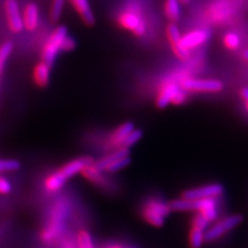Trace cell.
Returning a JSON list of instances; mask_svg holds the SVG:
<instances>
[{
  "label": "cell",
  "mask_w": 248,
  "mask_h": 248,
  "mask_svg": "<svg viewBox=\"0 0 248 248\" xmlns=\"http://www.w3.org/2000/svg\"><path fill=\"white\" fill-rule=\"evenodd\" d=\"M105 172L103 170H100L95 161H92L91 164L87 165L83 169L81 172V175L85 178V179L90 181L91 183L97 185L98 187H107L108 186V179L106 178Z\"/></svg>",
  "instance_id": "obj_16"
},
{
  "label": "cell",
  "mask_w": 248,
  "mask_h": 248,
  "mask_svg": "<svg viewBox=\"0 0 248 248\" xmlns=\"http://www.w3.org/2000/svg\"><path fill=\"white\" fill-rule=\"evenodd\" d=\"M166 17L170 23H176L181 17L180 0H166L164 4Z\"/></svg>",
  "instance_id": "obj_20"
},
{
  "label": "cell",
  "mask_w": 248,
  "mask_h": 248,
  "mask_svg": "<svg viewBox=\"0 0 248 248\" xmlns=\"http://www.w3.org/2000/svg\"><path fill=\"white\" fill-rule=\"evenodd\" d=\"M110 248H121V247H119V246H113V247H110Z\"/></svg>",
  "instance_id": "obj_34"
},
{
  "label": "cell",
  "mask_w": 248,
  "mask_h": 248,
  "mask_svg": "<svg viewBox=\"0 0 248 248\" xmlns=\"http://www.w3.org/2000/svg\"><path fill=\"white\" fill-rule=\"evenodd\" d=\"M12 191V184L6 178L0 176V195H9Z\"/></svg>",
  "instance_id": "obj_29"
},
{
  "label": "cell",
  "mask_w": 248,
  "mask_h": 248,
  "mask_svg": "<svg viewBox=\"0 0 248 248\" xmlns=\"http://www.w3.org/2000/svg\"><path fill=\"white\" fill-rule=\"evenodd\" d=\"M21 168V164L18 160L14 159H0V173L15 172Z\"/></svg>",
  "instance_id": "obj_25"
},
{
  "label": "cell",
  "mask_w": 248,
  "mask_h": 248,
  "mask_svg": "<svg viewBox=\"0 0 248 248\" xmlns=\"http://www.w3.org/2000/svg\"><path fill=\"white\" fill-rule=\"evenodd\" d=\"M243 57L248 61V50H246V51L243 53Z\"/></svg>",
  "instance_id": "obj_32"
},
{
  "label": "cell",
  "mask_w": 248,
  "mask_h": 248,
  "mask_svg": "<svg viewBox=\"0 0 248 248\" xmlns=\"http://www.w3.org/2000/svg\"><path fill=\"white\" fill-rule=\"evenodd\" d=\"M0 73H1V71H0Z\"/></svg>",
  "instance_id": "obj_35"
},
{
  "label": "cell",
  "mask_w": 248,
  "mask_h": 248,
  "mask_svg": "<svg viewBox=\"0 0 248 248\" xmlns=\"http://www.w3.org/2000/svg\"><path fill=\"white\" fill-rule=\"evenodd\" d=\"M191 1V0H180V2L181 3H184V4H187V3H189Z\"/></svg>",
  "instance_id": "obj_33"
},
{
  "label": "cell",
  "mask_w": 248,
  "mask_h": 248,
  "mask_svg": "<svg viewBox=\"0 0 248 248\" xmlns=\"http://www.w3.org/2000/svg\"><path fill=\"white\" fill-rule=\"evenodd\" d=\"M223 193V186L221 184H208L200 186L197 188L185 190L182 193V199L185 200H205V199H216Z\"/></svg>",
  "instance_id": "obj_9"
},
{
  "label": "cell",
  "mask_w": 248,
  "mask_h": 248,
  "mask_svg": "<svg viewBox=\"0 0 248 248\" xmlns=\"http://www.w3.org/2000/svg\"><path fill=\"white\" fill-rule=\"evenodd\" d=\"M167 36L173 53L178 58L186 60L190 57V52L186 50L181 44V31L176 23H170L167 26Z\"/></svg>",
  "instance_id": "obj_11"
},
{
  "label": "cell",
  "mask_w": 248,
  "mask_h": 248,
  "mask_svg": "<svg viewBox=\"0 0 248 248\" xmlns=\"http://www.w3.org/2000/svg\"><path fill=\"white\" fill-rule=\"evenodd\" d=\"M76 48V42L73 37L68 36L65 38V41L63 42V45H62V48L61 51L63 52H69V51H73Z\"/></svg>",
  "instance_id": "obj_30"
},
{
  "label": "cell",
  "mask_w": 248,
  "mask_h": 248,
  "mask_svg": "<svg viewBox=\"0 0 248 248\" xmlns=\"http://www.w3.org/2000/svg\"><path fill=\"white\" fill-rule=\"evenodd\" d=\"M77 14L79 15L85 25L92 26L95 23L94 14L92 12L89 0H69Z\"/></svg>",
  "instance_id": "obj_17"
},
{
  "label": "cell",
  "mask_w": 248,
  "mask_h": 248,
  "mask_svg": "<svg viewBox=\"0 0 248 248\" xmlns=\"http://www.w3.org/2000/svg\"><path fill=\"white\" fill-rule=\"evenodd\" d=\"M186 98V91L180 87V84L170 81L164 83L156 96V106L159 108H165L170 104L181 105Z\"/></svg>",
  "instance_id": "obj_6"
},
{
  "label": "cell",
  "mask_w": 248,
  "mask_h": 248,
  "mask_svg": "<svg viewBox=\"0 0 248 248\" xmlns=\"http://www.w3.org/2000/svg\"><path fill=\"white\" fill-rule=\"evenodd\" d=\"M170 208L172 211H197L210 222L214 221L217 217L215 199L189 201L181 198L170 202Z\"/></svg>",
  "instance_id": "obj_2"
},
{
  "label": "cell",
  "mask_w": 248,
  "mask_h": 248,
  "mask_svg": "<svg viewBox=\"0 0 248 248\" xmlns=\"http://www.w3.org/2000/svg\"><path fill=\"white\" fill-rule=\"evenodd\" d=\"M243 221V216L241 214H235L226 217L220 221L214 223L213 226L205 231V242H213L219 239L228 232L238 227Z\"/></svg>",
  "instance_id": "obj_7"
},
{
  "label": "cell",
  "mask_w": 248,
  "mask_h": 248,
  "mask_svg": "<svg viewBox=\"0 0 248 248\" xmlns=\"http://www.w3.org/2000/svg\"><path fill=\"white\" fill-rule=\"evenodd\" d=\"M223 43L228 49L236 50L240 46L241 40H240V36L236 32H228L223 37Z\"/></svg>",
  "instance_id": "obj_24"
},
{
  "label": "cell",
  "mask_w": 248,
  "mask_h": 248,
  "mask_svg": "<svg viewBox=\"0 0 248 248\" xmlns=\"http://www.w3.org/2000/svg\"><path fill=\"white\" fill-rule=\"evenodd\" d=\"M4 11L7 25L13 33H20L24 29L22 12L17 0H5Z\"/></svg>",
  "instance_id": "obj_10"
},
{
  "label": "cell",
  "mask_w": 248,
  "mask_h": 248,
  "mask_svg": "<svg viewBox=\"0 0 248 248\" xmlns=\"http://www.w3.org/2000/svg\"><path fill=\"white\" fill-rule=\"evenodd\" d=\"M180 87L186 92H219L223 84L214 79H189L186 78L180 83Z\"/></svg>",
  "instance_id": "obj_8"
},
{
  "label": "cell",
  "mask_w": 248,
  "mask_h": 248,
  "mask_svg": "<svg viewBox=\"0 0 248 248\" xmlns=\"http://www.w3.org/2000/svg\"><path fill=\"white\" fill-rule=\"evenodd\" d=\"M22 17L24 29L29 31V32L34 31L40 24V9L35 3L29 2L23 9Z\"/></svg>",
  "instance_id": "obj_15"
},
{
  "label": "cell",
  "mask_w": 248,
  "mask_h": 248,
  "mask_svg": "<svg viewBox=\"0 0 248 248\" xmlns=\"http://www.w3.org/2000/svg\"><path fill=\"white\" fill-rule=\"evenodd\" d=\"M14 49V45L12 42H5L0 46V71H2L7 59L11 56Z\"/></svg>",
  "instance_id": "obj_23"
},
{
  "label": "cell",
  "mask_w": 248,
  "mask_h": 248,
  "mask_svg": "<svg viewBox=\"0 0 248 248\" xmlns=\"http://www.w3.org/2000/svg\"><path fill=\"white\" fill-rule=\"evenodd\" d=\"M209 223H210V221H208L203 215L198 213L195 217H193L192 229H198L205 232L209 227Z\"/></svg>",
  "instance_id": "obj_28"
},
{
  "label": "cell",
  "mask_w": 248,
  "mask_h": 248,
  "mask_svg": "<svg viewBox=\"0 0 248 248\" xmlns=\"http://www.w3.org/2000/svg\"><path fill=\"white\" fill-rule=\"evenodd\" d=\"M50 74L51 66L44 61L38 62L33 69V81L36 86L41 88L48 86L50 82Z\"/></svg>",
  "instance_id": "obj_18"
},
{
  "label": "cell",
  "mask_w": 248,
  "mask_h": 248,
  "mask_svg": "<svg viewBox=\"0 0 248 248\" xmlns=\"http://www.w3.org/2000/svg\"><path fill=\"white\" fill-rule=\"evenodd\" d=\"M135 129L134 123L131 122H124L121 125H119L117 128L112 131V134L108 136L107 145L108 148L112 150H116L118 148L123 147L124 141H125L128 135Z\"/></svg>",
  "instance_id": "obj_12"
},
{
  "label": "cell",
  "mask_w": 248,
  "mask_h": 248,
  "mask_svg": "<svg viewBox=\"0 0 248 248\" xmlns=\"http://www.w3.org/2000/svg\"><path fill=\"white\" fill-rule=\"evenodd\" d=\"M65 5V0H52L51 7H50V20L53 23H57L61 15L63 13V9Z\"/></svg>",
  "instance_id": "obj_21"
},
{
  "label": "cell",
  "mask_w": 248,
  "mask_h": 248,
  "mask_svg": "<svg viewBox=\"0 0 248 248\" xmlns=\"http://www.w3.org/2000/svg\"><path fill=\"white\" fill-rule=\"evenodd\" d=\"M78 247L79 248H94L92 237L86 231H81L78 235Z\"/></svg>",
  "instance_id": "obj_26"
},
{
  "label": "cell",
  "mask_w": 248,
  "mask_h": 248,
  "mask_svg": "<svg viewBox=\"0 0 248 248\" xmlns=\"http://www.w3.org/2000/svg\"><path fill=\"white\" fill-rule=\"evenodd\" d=\"M92 161L94 160L89 156L78 157L76 159H72L66 162L65 165H63L60 169L57 170V172L62 176V178H63L65 181H67L77 174H81L83 169L87 165L91 164Z\"/></svg>",
  "instance_id": "obj_13"
},
{
  "label": "cell",
  "mask_w": 248,
  "mask_h": 248,
  "mask_svg": "<svg viewBox=\"0 0 248 248\" xmlns=\"http://www.w3.org/2000/svg\"><path fill=\"white\" fill-rule=\"evenodd\" d=\"M142 137H143V131L135 128L128 135V137L126 138L125 141H124L123 147H124V148H127V149L131 148V147H134L140 141V140L142 139Z\"/></svg>",
  "instance_id": "obj_27"
},
{
  "label": "cell",
  "mask_w": 248,
  "mask_h": 248,
  "mask_svg": "<svg viewBox=\"0 0 248 248\" xmlns=\"http://www.w3.org/2000/svg\"><path fill=\"white\" fill-rule=\"evenodd\" d=\"M205 242V232L198 229H191L189 232L190 248H202Z\"/></svg>",
  "instance_id": "obj_22"
},
{
  "label": "cell",
  "mask_w": 248,
  "mask_h": 248,
  "mask_svg": "<svg viewBox=\"0 0 248 248\" xmlns=\"http://www.w3.org/2000/svg\"><path fill=\"white\" fill-rule=\"evenodd\" d=\"M130 164V151L127 148H118L113 150L107 156L96 161L97 167L105 173H115L126 168Z\"/></svg>",
  "instance_id": "obj_5"
},
{
  "label": "cell",
  "mask_w": 248,
  "mask_h": 248,
  "mask_svg": "<svg viewBox=\"0 0 248 248\" xmlns=\"http://www.w3.org/2000/svg\"><path fill=\"white\" fill-rule=\"evenodd\" d=\"M67 35V28L63 25L57 26L54 29L49 35L48 40L44 44L42 50V61L52 66L59 52H61L62 45H63Z\"/></svg>",
  "instance_id": "obj_3"
},
{
  "label": "cell",
  "mask_w": 248,
  "mask_h": 248,
  "mask_svg": "<svg viewBox=\"0 0 248 248\" xmlns=\"http://www.w3.org/2000/svg\"><path fill=\"white\" fill-rule=\"evenodd\" d=\"M117 24L122 29L127 30L139 37L145 35L147 31L142 10L137 2H130L118 14Z\"/></svg>",
  "instance_id": "obj_1"
},
{
  "label": "cell",
  "mask_w": 248,
  "mask_h": 248,
  "mask_svg": "<svg viewBox=\"0 0 248 248\" xmlns=\"http://www.w3.org/2000/svg\"><path fill=\"white\" fill-rule=\"evenodd\" d=\"M210 31L207 29H195L182 35L181 44L186 50L190 52V50L205 44L210 38Z\"/></svg>",
  "instance_id": "obj_14"
},
{
  "label": "cell",
  "mask_w": 248,
  "mask_h": 248,
  "mask_svg": "<svg viewBox=\"0 0 248 248\" xmlns=\"http://www.w3.org/2000/svg\"><path fill=\"white\" fill-rule=\"evenodd\" d=\"M172 211L170 208V204H166L165 202L156 199H149L146 202L142 215L144 219L153 227H162L165 224L166 217Z\"/></svg>",
  "instance_id": "obj_4"
},
{
  "label": "cell",
  "mask_w": 248,
  "mask_h": 248,
  "mask_svg": "<svg viewBox=\"0 0 248 248\" xmlns=\"http://www.w3.org/2000/svg\"><path fill=\"white\" fill-rule=\"evenodd\" d=\"M65 182L66 181L62 178V176L57 172V170H55V172L49 174L45 178L44 188L50 193L57 192L63 187Z\"/></svg>",
  "instance_id": "obj_19"
},
{
  "label": "cell",
  "mask_w": 248,
  "mask_h": 248,
  "mask_svg": "<svg viewBox=\"0 0 248 248\" xmlns=\"http://www.w3.org/2000/svg\"><path fill=\"white\" fill-rule=\"evenodd\" d=\"M240 94H241V97L244 99L245 105H246V108H247V111H248V87L243 88L241 90V92H240Z\"/></svg>",
  "instance_id": "obj_31"
}]
</instances>
